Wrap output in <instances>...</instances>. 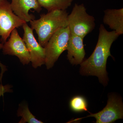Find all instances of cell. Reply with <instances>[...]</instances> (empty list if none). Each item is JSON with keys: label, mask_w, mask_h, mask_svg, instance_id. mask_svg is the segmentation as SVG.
Segmentation results:
<instances>
[{"label": "cell", "mask_w": 123, "mask_h": 123, "mask_svg": "<svg viewBox=\"0 0 123 123\" xmlns=\"http://www.w3.org/2000/svg\"><path fill=\"white\" fill-rule=\"evenodd\" d=\"M119 36L114 31H109L103 24L100 25L98 42L92 55L80 64V73L83 76H94L98 78L104 86L108 81L106 64L109 56H112L111 45Z\"/></svg>", "instance_id": "cell-1"}, {"label": "cell", "mask_w": 123, "mask_h": 123, "mask_svg": "<svg viewBox=\"0 0 123 123\" xmlns=\"http://www.w3.org/2000/svg\"><path fill=\"white\" fill-rule=\"evenodd\" d=\"M68 13L66 10H56L40 15L38 20L30 22L38 36L40 44L45 47L51 37L59 29L68 26Z\"/></svg>", "instance_id": "cell-2"}, {"label": "cell", "mask_w": 123, "mask_h": 123, "mask_svg": "<svg viewBox=\"0 0 123 123\" xmlns=\"http://www.w3.org/2000/svg\"><path fill=\"white\" fill-rule=\"evenodd\" d=\"M95 19L87 13L84 4H75L68 15V25L70 33L84 38L95 29Z\"/></svg>", "instance_id": "cell-3"}, {"label": "cell", "mask_w": 123, "mask_h": 123, "mask_svg": "<svg viewBox=\"0 0 123 123\" xmlns=\"http://www.w3.org/2000/svg\"><path fill=\"white\" fill-rule=\"evenodd\" d=\"M70 35L68 26L57 30L49 39L45 49V63L47 68L54 66L62 53L67 49Z\"/></svg>", "instance_id": "cell-4"}, {"label": "cell", "mask_w": 123, "mask_h": 123, "mask_svg": "<svg viewBox=\"0 0 123 123\" xmlns=\"http://www.w3.org/2000/svg\"><path fill=\"white\" fill-rule=\"evenodd\" d=\"M26 23L16 15L7 0H0V36L2 44L7 41L14 29Z\"/></svg>", "instance_id": "cell-5"}, {"label": "cell", "mask_w": 123, "mask_h": 123, "mask_svg": "<svg viewBox=\"0 0 123 123\" xmlns=\"http://www.w3.org/2000/svg\"><path fill=\"white\" fill-rule=\"evenodd\" d=\"M88 117H94L97 123H113L116 120L123 118V105L122 98L115 94H111L108 97L107 103L105 107L96 114L90 113V115L84 118L76 119L72 121Z\"/></svg>", "instance_id": "cell-6"}, {"label": "cell", "mask_w": 123, "mask_h": 123, "mask_svg": "<svg viewBox=\"0 0 123 123\" xmlns=\"http://www.w3.org/2000/svg\"><path fill=\"white\" fill-rule=\"evenodd\" d=\"M24 31L23 39L29 53L33 68H37L45 63V49L37 42L33 34V30L27 23L22 26Z\"/></svg>", "instance_id": "cell-7"}, {"label": "cell", "mask_w": 123, "mask_h": 123, "mask_svg": "<svg viewBox=\"0 0 123 123\" xmlns=\"http://www.w3.org/2000/svg\"><path fill=\"white\" fill-rule=\"evenodd\" d=\"M9 37L8 41L3 44V54L15 56L23 65L28 64L31 62L30 53L17 29L12 31Z\"/></svg>", "instance_id": "cell-8"}, {"label": "cell", "mask_w": 123, "mask_h": 123, "mask_svg": "<svg viewBox=\"0 0 123 123\" xmlns=\"http://www.w3.org/2000/svg\"><path fill=\"white\" fill-rule=\"evenodd\" d=\"M10 4L13 12L26 23L35 18L34 15L29 13V10L33 9L39 13L42 10L37 0H11Z\"/></svg>", "instance_id": "cell-9"}, {"label": "cell", "mask_w": 123, "mask_h": 123, "mask_svg": "<svg viewBox=\"0 0 123 123\" xmlns=\"http://www.w3.org/2000/svg\"><path fill=\"white\" fill-rule=\"evenodd\" d=\"M84 39L70 33L66 50L68 60L73 65L80 64L84 60L86 53Z\"/></svg>", "instance_id": "cell-10"}, {"label": "cell", "mask_w": 123, "mask_h": 123, "mask_svg": "<svg viewBox=\"0 0 123 123\" xmlns=\"http://www.w3.org/2000/svg\"><path fill=\"white\" fill-rule=\"evenodd\" d=\"M103 22L119 36L123 34V8L107 9L104 11Z\"/></svg>", "instance_id": "cell-11"}, {"label": "cell", "mask_w": 123, "mask_h": 123, "mask_svg": "<svg viewBox=\"0 0 123 123\" xmlns=\"http://www.w3.org/2000/svg\"><path fill=\"white\" fill-rule=\"evenodd\" d=\"M74 0H37L40 6L48 12L56 10H66L70 7Z\"/></svg>", "instance_id": "cell-12"}, {"label": "cell", "mask_w": 123, "mask_h": 123, "mask_svg": "<svg viewBox=\"0 0 123 123\" xmlns=\"http://www.w3.org/2000/svg\"><path fill=\"white\" fill-rule=\"evenodd\" d=\"M18 117H21L22 118L19 123H43L42 121L38 120L31 112L29 107L26 103L19 105L17 111Z\"/></svg>", "instance_id": "cell-13"}, {"label": "cell", "mask_w": 123, "mask_h": 123, "mask_svg": "<svg viewBox=\"0 0 123 123\" xmlns=\"http://www.w3.org/2000/svg\"><path fill=\"white\" fill-rule=\"evenodd\" d=\"M69 107L74 112L88 111L87 101L84 97L80 95L75 96L71 98L69 102Z\"/></svg>", "instance_id": "cell-14"}, {"label": "cell", "mask_w": 123, "mask_h": 123, "mask_svg": "<svg viewBox=\"0 0 123 123\" xmlns=\"http://www.w3.org/2000/svg\"><path fill=\"white\" fill-rule=\"evenodd\" d=\"M12 87V86L10 85H3L0 81V98L5 93L12 92V90L11 89Z\"/></svg>", "instance_id": "cell-15"}, {"label": "cell", "mask_w": 123, "mask_h": 123, "mask_svg": "<svg viewBox=\"0 0 123 123\" xmlns=\"http://www.w3.org/2000/svg\"><path fill=\"white\" fill-rule=\"evenodd\" d=\"M3 46V44L1 43H0V50L2 49ZM0 67L1 70L0 74V81L1 82H2V79L3 75L5 72L7 70V69L6 66L3 65L0 61Z\"/></svg>", "instance_id": "cell-16"}]
</instances>
